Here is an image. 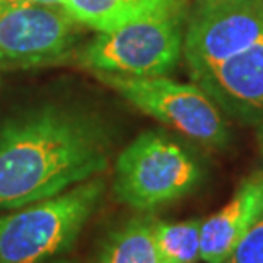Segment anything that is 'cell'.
I'll return each instance as SVG.
<instances>
[{"instance_id":"obj_3","label":"cell","mask_w":263,"mask_h":263,"mask_svg":"<svg viewBox=\"0 0 263 263\" xmlns=\"http://www.w3.org/2000/svg\"><path fill=\"white\" fill-rule=\"evenodd\" d=\"M188 2L175 0L144 19L98 33L81 51V64L96 73L164 77L183 57Z\"/></svg>"},{"instance_id":"obj_9","label":"cell","mask_w":263,"mask_h":263,"mask_svg":"<svg viewBox=\"0 0 263 263\" xmlns=\"http://www.w3.org/2000/svg\"><path fill=\"white\" fill-rule=\"evenodd\" d=\"M263 215V171L239 183L233 197L217 212L202 219L200 258L203 263H226L238 245Z\"/></svg>"},{"instance_id":"obj_6","label":"cell","mask_w":263,"mask_h":263,"mask_svg":"<svg viewBox=\"0 0 263 263\" xmlns=\"http://www.w3.org/2000/svg\"><path fill=\"white\" fill-rule=\"evenodd\" d=\"M261 40L263 0H195L183 45L192 81Z\"/></svg>"},{"instance_id":"obj_4","label":"cell","mask_w":263,"mask_h":263,"mask_svg":"<svg viewBox=\"0 0 263 263\" xmlns=\"http://www.w3.org/2000/svg\"><path fill=\"white\" fill-rule=\"evenodd\" d=\"M202 170L181 144L161 132H144L122 151L115 164L113 192L122 203L152 212L190 195Z\"/></svg>"},{"instance_id":"obj_10","label":"cell","mask_w":263,"mask_h":263,"mask_svg":"<svg viewBox=\"0 0 263 263\" xmlns=\"http://www.w3.org/2000/svg\"><path fill=\"white\" fill-rule=\"evenodd\" d=\"M175 0H64L62 7L76 23L106 33L144 19Z\"/></svg>"},{"instance_id":"obj_7","label":"cell","mask_w":263,"mask_h":263,"mask_svg":"<svg viewBox=\"0 0 263 263\" xmlns=\"http://www.w3.org/2000/svg\"><path fill=\"white\" fill-rule=\"evenodd\" d=\"M79 26L62 5L0 2V67L28 68L64 60L77 43Z\"/></svg>"},{"instance_id":"obj_5","label":"cell","mask_w":263,"mask_h":263,"mask_svg":"<svg viewBox=\"0 0 263 263\" xmlns=\"http://www.w3.org/2000/svg\"><path fill=\"white\" fill-rule=\"evenodd\" d=\"M96 76L142 113L188 139L209 147L228 144L229 130L219 106L195 82L183 84L167 77H128L115 73Z\"/></svg>"},{"instance_id":"obj_11","label":"cell","mask_w":263,"mask_h":263,"mask_svg":"<svg viewBox=\"0 0 263 263\" xmlns=\"http://www.w3.org/2000/svg\"><path fill=\"white\" fill-rule=\"evenodd\" d=\"M154 220L139 215L111 231L98 255V263H164L154 238Z\"/></svg>"},{"instance_id":"obj_15","label":"cell","mask_w":263,"mask_h":263,"mask_svg":"<svg viewBox=\"0 0 263 263\" xmlns=\"http://www.w3.org/2000/svg\"><path fill=\"white\" fill-rule=\"evenodd\" d=\"M256 139H258V147H260V152L263 156V123L261 125H256Z\"/></svg>"},{"instance_id":"obj_8","label":"cell","mask_w":263,"mask_h":263,"mask_svg":"<svg viewBox=\"0 0 263 263\" xmlns=\"http://www.w3.org/2000/svg\"><path fill=\"white\" fill-rule=\"evenodd\" d=\"M229 117L263 123V40L193 81Z\"/></svg>"},{"instance_id":"obj_1","label":"cell","mask_w":263,"mask_h":263,"mask_svg":"<svg viewBox=\"0 0 263 263\" xmlns=\"http://www.w3.org/2000/svg\"><path fill=\"white\" fill-rule=\"evenodd\" d=\"M108 167V135L96 118L45 106L0 127V210L60 195Z\"/></svg>"},{"instance_id":"obj_14","label":"cell","mask_w":263,"mask_h":263,"mask_svg":"<svg viewBox=\"0 0 263 263\" xmlns=\"http://www.w3.org/2000/svg\"><path fill=\"white\" fill-rule=\"evenodd\" d=\"M9 4H41V5H62L64 0H0Z\"/></svg>"},{"instance_id":"obj_12","label":"cell","mask_w":263,"mask_h":263,"mask_svg":"<svg viewBox=\"0 0 263 263\" xmlns=\"http://www.w3.org/2000/svg\"><path fill=\"white\" fill-rule=\"evenodd\" d=\"M200 228L202 219H188L183 222L154 220V238L164 263H198Z\"/></svg>"},{"instance_id":"obj_16","label":"cell","mask_w":263,"mask_h":263,"mask_svg":"<svg viewBox=\"0 0 263 263\" xmlns=\"http://www.w3.org/2000/svg\"><path fill=\"white\" fill-rule=\"evenodd\" d=\"M46 263H73V261H68V260H50Z\"/></svg>"},{"instance_id":"obj_2","label":"cell","mask_w":263,"mask_h":263,"mask_svg":"<svg viewBox=\"0 0 263 263\" xmlns=\"http://www.w3.org/2000/svg\"><path fill=\"white\" fill-rule=\"evenodd\" d=\"M106 190L101 178L0 215V263H46L76 243Z\"/></svg>"},{"instance_id":"obj_13","label":"cell","mask_w":263,"mask_h":263,"mask_svg":"<svg viewBox=\"0 0 263 263\" xmlns=\"http://www.w3.org/2000/svg\"><path fill=\"white\" fill-rule=\"evenodd\" d=\"M226 263H263V215Z\"/></svg>"}]
</instances>
